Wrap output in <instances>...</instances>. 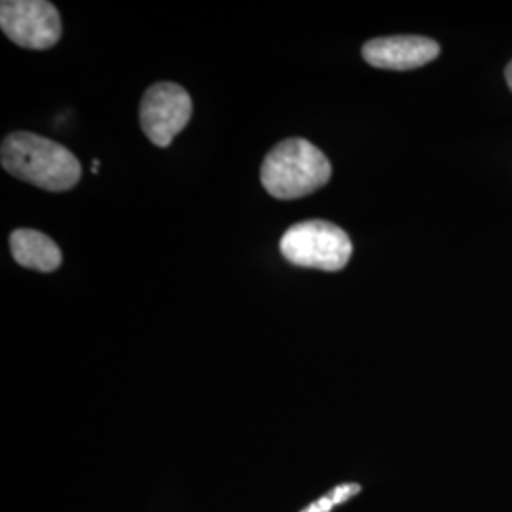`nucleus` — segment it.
Here are the masks:
<instances>
[{
	"label": "nucleus",
	"mask_w": 512,
	"mask_h": 512,
	"mask_svg": "<svg viewBox=\"0 0 512 512\" xmlns=\"http://www.w3.org/2000/svg\"><path fill=\"white\" fill-rule=\"evenodd\" d=\"M359 492H361V486L355 484V482L340 484L334 490H330L329 494H325L323 497H319L317 501H313L302 512H330L336 505L346 503V501H349L351 497H355Z\"/></svg>",
	"instance_id": "6e6552de"
},
{
	"label": "nucleus",
	"mask_w": 512,
	"mask_h": 512,
	"mask_svg": "<svg viewBox=\"0 0 512 512\" xmlns=\"http://www.w3.org/2000/svg\"><path fill=\"white\" fill-rule=\"evenodd\" d=\"M329 158L306 139H287L275 145L262 162L260 181L277 200H298L329 183Z\"/></svg>",
	"instance_id": "f03ea898"
},
{
	"label": "nucleus",
	"mask_w": 512,
	"mask_h": 512,
	"mask_svg": "<svg viewBox=\"0 0 512 512\" xmlns=\"http://www.w3.org/2000/svg\"><path fill=\"white\" fill-rule=\"evenodd\" d=\"M192 118V99L173 82L150 86L141 101V128L150 143L167 148Z\"/></svg>",
	"instance_id": "39448f33"
},
{
	"label": "nucleus",
	"mask_w": 512,
	"mask_h": 512,
	"mask_svg": "<svg viewBox=\"0 0 512 512\" xmlns=\"http://www.w3.org/2000/svg\"><path fill=\"white\" fill-rule=\"evenodd\" d=\"M505 76H507V84H509V88L512 90V61L509 63L507 71H505Z\"/></svg>",
	"instance_id": "1a4fd4ad"
},
{
	"label": "nucleus",
	"mask_w": 512,
	"mask_h": 512,
	"mask_svg": "<svg viewBox=\"0 0 512 512\" xmlns=\"http://www.w3.org/2000/svg\"><path fill=\"white\" fill-rule=\"evenodd\" d=\"M10 251L19 266L44 274L55 272L63 262L61 249L57 247L54 239L29 228H19L12 232Z\"/></svg>",
	"instance_id": "0eeeda50"
},
{
	"label": "nucleus",
	"mask_w": 512,
	"mask_h": 512,
	"mask_svg": "<svg viewBox=\"0 0 512 512\" xmlns=\"http://www.w3.org/2000/svg\"><path fill=\"white\" fill-rule=\"evenodd\" d=\"M0 164L8 175L48 192L71 190L82 177V165L69 148L29 131L2 141Z\"/></svg>",
	"instance_id": "f257e3e1"
},
{
	"label": "nucleus",
	"mask_w": 512,
	"mask_h": 512,
	"mask_svg": "<svg viewBox=\"0 0 512 512\" xmlns=\"http://www.w3.org/2000/svg\"><path fill=\"white\" fill-rule=\"evenodd\" d=\"M279 251L294 266L340 272L348 266L353 245L340 226L327 220H304L283 234Z\"/></svg>",
	"instance_id": "7ed1b4c3"
},
{
	"label": "nucleus",
	"mask_w": 512,
	"mask_h": 512,
	"mask_svg": "<svg viewBox=\"0 0 512 512\" xmlns=\"http://www.w3.org/2000/svg\"><path fill=\"white\" fill-rule=\"evenodd\" d=\"M440 46L427 37H384L368 40L363 46L366 63L387 71H412L435 61Z\"/></svg>",
	"instance_id": "423d86ee"
},
{
	"label": "nucleus",
	"mask_w": 512,
	"mask_h": 512,
	"mask_svg": "<svg viewBox=\"0 0 512 512\" xmlns=\"http://www.w3.org/2000/svg\"><path fill=\"white\" fill-rule=\"evenodd\" d=\"M0 29L21 48L48 50L61 38V18L54 4L46 0H4Z\"/></svg>",
	"instance_id": "20e7f679"
}]
</instances>
